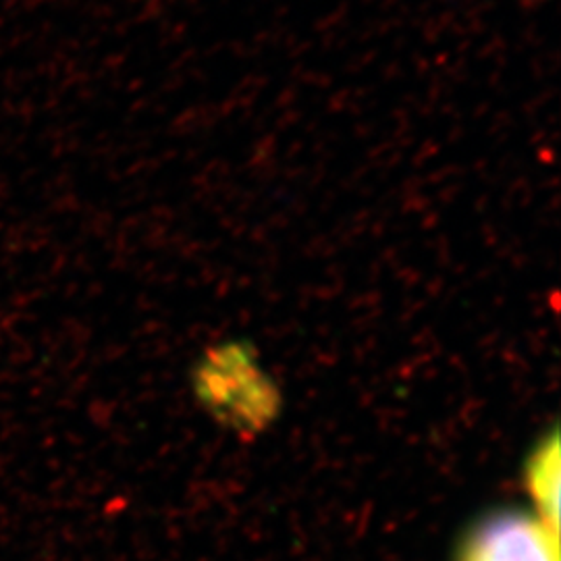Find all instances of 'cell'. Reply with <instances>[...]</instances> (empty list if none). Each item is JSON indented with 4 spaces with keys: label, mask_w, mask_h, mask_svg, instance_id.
I'll return each mask as SVG.
<instances>
[{
    "label": "cell",
    "mask_w": 561,
    "mask_h": 561,
    "mask_svg": "<svg viewBox=\"0 0 561 561\" xmlns=\"http://www.w3.org/2000/svg\"><path fill=\"white\" fill-rule=\"evenodd\" d=\"M560 439L551 433L549 439L530 454L528 491L537 503V516L551 528L560 530Z\"/></svg>",
    "instance_id": "cell-2"
},
{
    "label": "cell",
    "mask_w": 561,
    "mask_h": 561,
    "mask_svg": "<svg viewBox=\"0 0 561 561\" xmlns=\"http://www.w3.org/2000/svg\"><path fill=\"white\" fill-rule=\"evenodd\" d=\"M458 561H560V530L537 514L503 510L470 530Z\"/></svg>",
    "instance_id": "cell-1"
}]
</instances>
